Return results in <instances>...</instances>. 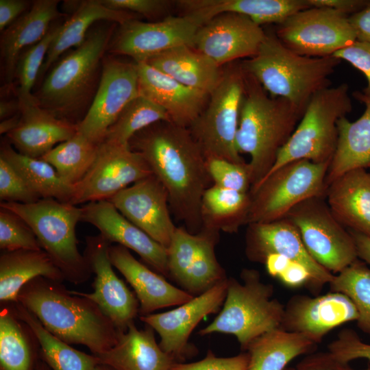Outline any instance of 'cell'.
Wrapping results in <instances>:
<instances>
[{"label": "cell", "mask_w": 370, "mask_h": 370, "mask_svg": "<svg viewBox=\"0 0 370 370\" xmlns=\"http://www.w3.org/2000/svg\"><path fill=\"white\" fill-rule=\"evenodd\" d=\"M349 232L354 240L358 258L370 265V238L354 232Z\"/></svg>", "instance_id": "cell-55"}, {"label": "cell", "mask_w": 370, "mask_h": 370, "mask_svg": "<svg viewBox=\"0 0 370 370\" xmlns=\"http://www.w3.org/2000/svg\"><path fill=\"white\" fill-rule=\"evenodd\" d=\"M134 18H138L136 14L110 8L101 0L82 1L69 19L61 25L48 50L38 79L49 71L63 53L71 47L81 45L91 26L97 22L105 21L122 25Z\"/></svg>", "instance_id": "cell-33"}, {"label": "cell", "mask_w": 370, "mask_h": 370, "mask_svg": "<svg viewBox=\"0 0 370 370\" xmlns=\"http://www.w3.org/2000/svg\"><path fill=\"white\" fill-rule=\"evenodd\" d=\"M341 62L333 56L299 55L285 47L273 30L266 32L257 53L241 64L271 97L284 98L304 112L315 93L330 86V77Z\"/></svg>", "instance_id": "cell-5"}, {"label": "cell", "mask_w": 370, "mask_h": 370, "mask_svg": "<svg viewBox=\"0 0 370 370\" xmlns=\"http://www.w3.org/2000/svg\"><path fill=\"white\" fill-rule=\"evenodd\" d=\"M250 205L249 193L212 184L202 197L201 228L236 233L241 226L246 225Z\"/></svg>", "instance_id": "cell-37"}, {"label": "cell", "mask_w": 370, "mask_h": 370, "mask_svg": "<svg viewBox=\"0 0 370 370\" xmlns=\"http://www.w3.org/2000/svg\"><path fill=\"white\" fill-rule=\"evenodd\" d=\"M284 370H296V369L293 367H286Z\"/></svg>", "instance_id": "cell-60"}, {"label": "cell", "mask_w": 370, "mask_h": 370, "mask_svg": "<svg viewBox=\"0 0 370 370\" xmlns=\"http://www.w3.org/2000/svg\"><path fill=\"white\" fill-rule=\"evenodd\" d=\"M25 0H0V29L3 32L30 8Z\"/></svg>", "instance_id": "cell-52"}, {"label": "cell", "mask_w": 370, "mask_h": 370, "mask_svg": "<svg viewBox=\"0 0 370 370\" xmlns=\"http://www.w3.org/2000/svg\"><path fill=\"white\" fill-rule=\"evenodd\" d=\"M325 197L341 225L370 238V173L365 168L345 173L328 186Z\"/></svg>", "instance_id": "cell-29"}, {"label": "cell", "mask_w": 370, "mask_h": 370, "mask_svg": "<svg viewBox=\"0 0 370 370\" xmlns=\"http://www.w3.org/2000/svg\"><path fill=\"white\" fill-rule=\"evenodd\" d=\"M265 34L262 26L249 17L223 12L198 28L193 47L222 67L241 58L254 56Z\"/></svg>", "instance_id": "cell-18"}, {"label": "cell", "mask_w": 370, "mask_h": 370, "mask_svg": "<svg viewBox=\"0 0 370 370\" xmlns=\"http://www.w3.org/2000/svg\"><path fill=\"white\" fill-rule=\"evenodd\" d=\"M20 112L18 101H1L0 103V118L1 120L13 116Z\"/></svg>", "instance_id": "cell-56"}, {"label": "cell", "mask_w": 370, "mask_h": 370, "mask_svg": "<svg viewBox=\"0 0 370 370\" xmlns=\"http://www.w3.org/2000/svg\"><path fill=\"white\" fill-rule=\"evenodd\" d=\"M153 173L142 155L129 146L103 142L84 178L73 186L71 204L109 200Z\"/></svg>", "instance_id": "cell-14"}, {"label": "cell", "mask_w": 370, "mask_h": 370, "mask_svg": "<svg viewBox=\"0 0 370 370\" xmlns=\"http://www.w3.org/2000/svg\"><path fill=\"white\" fill-rule=\"evenodd\" d=\"M219 232L202 227L193 234L177 227L167 248L169 277L193 296L227 278L214 252Z\"/></svg>", "instance_id": "cell-13"}, {"label": "cell", "mask_w": 370, "mask_h": 370, "mask_svg": "<svg viewBox=\"0 0 370 370\" xmlns=\"http://www.w3.org/2000/svg\"><path fill=\"white\" fill-rule=\"evenodd\" d=\"M297 229L313 259L336 275L358 260L354 240L332 213L325 197L308 199L284 217Z\"/></svg>", "instance_id": "cell-11"}, {"label": "cell", "mask_w": 370, "mask_h": 370, "mask_svg": "<svg viewBox=\"0 0 370 370\" xmlns=\"http://www.w3.org/2000/svg\"><path fill=\"white\" fill-rule=\"evenodd\" d=\"M362 370H370V366H368L367 368L363 369Z\"/></svg>", "instance_id": "cell-61"}, {"label": "cell", "mask_w": 370, "mask_h": 370, "mask_svg": "<svg viewBox=\"0 0 370 370\" xmlns=\"http://www.w3.org/2000/svg\"><path fill=\"white\" fill-rule=\"evenodd\" d=\"M85 241L83 255L95 274L94 291L90 293L71 292L95 302L113 322L119 332H123L139 314L138 300L113 270L109 256L112 244L99 234L87 236Z\"/></svg>", "instance_id": "cell-17"}, {"label": "cell", "mask_w": 370, "mask_h": 370, "mask_svg": "<svg viewBox=\"0 0 370 370\" xmlns=\"http://www.w3.org/2000/svg\"><path fill=\"white\" fill-rule=\"evenodd\" d=\"M35 370H51V369L43 360H42L36 363Z\"/></svg>", "instance_id": "cell-58"}, {"label": "cell", "mask_w": 370, "mask_h": 370, "mask_svg": "<svg viewBox=\"0 0 370 370\" xmlns=\"http://www.w3.org/2000/svg\"><path fill=\"white\" fill-rule=\"evenodd\" d=\"M318 344L302 334L278 328L255 338L247 347L245 370H284L296 357L312 352Z\"/></svg>", "instance_id": "cell-35"}, {"label": "cell", "mask_w": 370, "mask_h": 370, "mask_svg": "<svg viewBox=\"0 0 370 370\" xmlns=\"http://www.w3.org/2000/svg\"><path fill=\"white\" fill-rule=\"evenodd\" d=\"M40 199L18 172L0 158L1 202L27 204L36 202Z\"/></svg>", "instance_id": "cell-46"}, {"label": "cell", "mask_w": 370, "mask_h": 370, "mask_svg": "<svg viewBox=\"0 0 370 370\" xmlns=\"http://www.w3.org/2000/svg\"><path fill=\"white\" fill-rule=\"evenodd\" d=\"M188 87L210 94L221 81L223 69L188 45L179 46L145 62Z\"/></svg>", "instance_id": "cell-32"}, {"label": "cell", "mask_w": 370, "mask_h": 370, "mask_svg": "<svg viewBox=\"0 0 370 370\" xmlns=\"http://www.w3.org/2000/svg\"><path fill=\"white\" fill-rule=\"evenodd\" d=\"M274 32L291 51L308 57H327L356 40L349 16L327 8L310 7L276 25Z\"/></svg>", "instance_id": "cell-12"}, {"label": "cell", "mask_w": 370, "mask_h": 370, "mask_svg": "<svg viewBox=\"0 0 370 370\" xmlns=\"http://www.w3.org/2000/svg\"><path fill=\"white\" fill-rule=\"evenodd\" d=\"M17 126L5 138L20 153L41 158L77 132L76 125L58 119L38 103L20 109Z\"/></svg>", "instance_id": "cell-28"}, {"label": "cell", "mask_w": 370, "mask_h": 370, "mask_svg": "<svg viewBox=\"0 0 370 370\" xmlns=\"http://www.w3.org/2000/svg\"><path fill=\"white\" fill-rule=\"evenodd\" d=\"M20 116L21 114L19 112L13 116L3 120L0 124L1 134H5L6 135L14 130L19 122Z\"/></svg>", "instance_id": "cell-57"}, {"label": "cell", "mask_w": 370, "mask_h": 370, "mask_svg": "<svg viewBox=\"0 0 370 370\" xmlns=\"http://www.w3.org/2000/svg\"><path fill=\"white\" fill-rule=\"evenodd\" d=\"M245 252L254 262L263 264L269 255L278 254L300 264L309 272L315 288L330 284L335 275L313 259L297 229L286 218L247 225Z\"/></svg>", "instance_id": "cell-20"}, {"label": "cell", "mask_w": 370, "mask_h": 370, "mask_svg": "<svg viewBox=\"0 0 370 370\" xmlns=\"http://www.w3.org/2000/svg\"><path fill=\"white\" fill-rule=\"evenodd\" d=\"M37 277L63 282L64 276L42 249L3 251L0 256V302H18L22 287Z\"/></svg>", "instance_id": "cell-34"}, {"label": "cell", "mask_w": 370, "mask_h": 370, "mask_svg": "<svg viewBox=\"0 0 370 370\" xmlns=\"http://www.w3.org/2000/svg\"><path fill=\"white\" fill-rule=\"evenodd\" d=\"M328 350L342 361L349 362L356 359L370 361V344L365 343L352 330H341L328 346Z\"/></svg>", "instance_id": "cell-47"}, {"label": "cell", "mask_w": 370, "mask_h": 370, "mask_svg": "<svg viewBox=\"0 0 370 370\" xmlns=\"http://www.w3.org/2000/svg\"><path fill=\"white\" fill-rule=\"evenodd\" d=\"M128 145L142 155L165 187L175 217L190 232H199L202 197L213 184L206 158L188 128L158 122L136 133Z\"/></svg>", "instance_id": "cell-1"}, {"label": "cell", "mask_w": 370, "mask_h": 370, "mask_svg": "<svg viewBox=\"0 0 370 370\" xmlns=\"http://www.w3.org/2000/svg\"><path fill=\"white\" fill-rule=\"evenodd\" d=\"M199 27L192 18L182 14L168 16L154 22L134 18L119 25L107 51L114 55L131 57L136 63L145 62L172 48L193 47Z\"/></svg>", "instance_id": "cell-16"}, {"label": "cell", "mask_w": 370, "mask_h": 370, "mask_svg": "<svg viewBox=\"0 0 370 370\" xmlns=\"http://www.w3.org/2000/svg\"><path fill=\"white\" fill-rule=\"evenodd\" d=\"M99 145L77 132L71 138L54 147L41 159L50 164L60 177L73 187L91 167L97 157Z\"/></svg>", "instance_id": "cell-40"}, {"label": "cell", "mask_w": 370, "mask_h": 370, "mask_svg": "<svg viewBox=\"0 0 370 370\" xmlns=\"http://www.w3.org/2000/svg\"><path fill=\"white\" fill-rule=\"evenodd\" d=\"M0 158L10 164L41 199L71 203L73 187L64 182L46 161L20 153L5 138L1 143Z\"/></svg>", "instance_id": "cell-39"}, {"label": "cell", "mask_w": 370, "mask_h": 370, "mask_svg": "<svg viewBox=\"0 0 370 370\" xmlns=\"http://www.w3.org/2000/svg\"><path fill=\"white\" fill-rule=\"evenodd\" d=\"M358 318L355 305L342 293L331 291L316 297L296 295L284 306L280 328L308 336L319 344L332 330Z\"/></svg>", "instance_id": "cell-22"}, {"label": "cell", "mask_w": 370, "mask_h": 370, "mask_svg": "<svg viewBox=\"0 0 370 370\" xmlns=\"http://www.w3.org/2000/svg\"><path fill=\"white\" fill-rule=\"evenodd\" d=\"M208 173L212 184L243 193H249L251 173L249 163H236L224 158L206 159Z\"/></svg>", "instance_id": "cell-45"}, {"label": "cell", "mask_w": 370, "mask_h": 370, "mask_svg": "<svg viewBox=\"0 0 370 370\" xmlns=\"http://www.w3.org/2000/svg\"><path fill=\"white\" fill-rule=\"evenodd\" d=\"M368 167H369V169H370V163H369V164Z\"/></svg>", "instance_id": "cell-62"}, {"label": "cell", "mask_w": 370, "mask_h": 370, "mask_svg": "<svg viewBox=\"0 0 370 370\" xmlns=\"http://www.w3.org/2000/svg\"><path fill=\"white\" fill-rule=\"evenodd\" d=\"M17 299L54 336L69 345L86 346L95 356L117 341V328L99 306L61 282L37 277L22 287Z\"/></svg>", "instance_id": "cell-2"}, {"label": "cell", "mask_w": 370, "mask_h": 370, "mask_svg": "<svg viewBox=\"0 0 370 370\" xmlns=\"http://www.w3.org/2000/svg\"><path fill=\"white\" fill-rule=\"evenodd\" d=\"M136 64L139 95L164 109L171 123L188 128L206 108L210 94L185 86L146 62Z\"/></svg>", "instance_id": "cell-24"}, {"label": "cell", "mask_w": 370, "mask_h": 370, "mask_svg": "<svg viewBox=\"0 0 370 370\" xmlns=\"http://www.w3.org/2000/svg\"><path fill=\"white\" fill-rule=\"evenodd\" d=\"M0 206L15 212L27 223L64 280L80 284L90 279L92 273L78 249L75 232L76 225L82 220V207L51 198L27 204L1 202Z\"/></svg>", "instance_id": "cell-7"}, {"label": "cell", "mask_w": 370, "mask_h": 370, "mask_svg": "<svg viewBox=\"0 0 370 370\" xmlns=\"http://www.w3.org/2000/svg\"><path fill=\"white\" fill-rule=\"evenodd\" d=\"M109 256L112 266L134 288L139 302L140 317L164 308L180 306L194 297L136 260L123 246L112 244Z\"/></svg>", "instance_id": "cell-25"}, {"label": "cell", "mask_w": 370, "mask_h": 370, "mask_svg": "<svg viewBox=\"0 0 370 370\" xmlns=\"http://www.w3.org/2000/svg\"><path fill=\"white\" fill-rule=\"evenodd\" d=\"M58 0H37L30 8L3 31L0 40L1 58L8 84L15 78L17 62L23 52L40 41L53 21L64 16Z\"/></svg>", "instance_id": "cell-27"}, {"label": "cell", "mask_w": 370, "mask_h": 370, "mask_svg": "<svg viewBox=\"0 0 370 370\" xmlns=\"http://www.w3.org/2000/svg\"><path fill=\"white\" fill-rule=\"evenodd\" d=\"M245 80L236 140L239 153L250 156L251 189L270 171L304 112L284 98L269 96L245 71Z\"/></svg>", "instance_id": "cell-3"}, {"label": "cell", "mask_w": 370, "mask_h": 370, "mask_svg": "<svg viewBox=\"0 0 370 370\" xmlns=\"http://www.w3.org/2000/svg\"><path fill=\"white\" fill-rule=\"evenodd\" d=\"M92 370H115L112 367L103 365V364H97Z\"/></svg>", "instance_id": "cell-59"}, {"label": "cell", "mask_w": 370, "mask_h": 370, "mask_svg": "<svg viewBox=\"0 0 370 370\" xmlns=\"http://www.w3.org/2000/svg\"><path fill=\"white\" fill-rule=\"evenodd\" d=\"M81 222L95 226L110 243L135 251L153 271L169 277L167 249L126 219L109 200L82 207Z\"/></svg>", "instance_id": "cell-23"}, {"label": "cell", "mask_w": 370, "mask_h": 370, "mask_svg": "<svg viewBox=\"0 0 370 370\" xmlns=\"http://www.w3.org/2000/svg\"><path fill=\"white\" fill-rule=\"evenodd\" d=\"M116 25L108 22L90 29L83 43L51 69L34 95L40 106L76 125L83 119Z\"/></svg>", "instance_id": "cell-4"}, {"label": "cell", "mask_w": 370, "mask_h": 370, "mask_svg": "<svg viewBox=\"0 0 370 370\" xmlns=\"http://www.w3.org/2000/svg\"><path fill=\"white\" fill-rule=\"evenodd\" d=\"M352 110L349 86L343 83L315 93L288 142L279 151L275 162L264 177L282 166L299 160L331 162L338 142V121Z\"/></svg>", "instance_id": "cell-8"}, {"label": "cell", "mask_w": 370, "mask_h": 370, "mask_svg": "<svg viewBox=\"0 0 370 370\" xmlns=\"http://www.w3.org/2000/svg\"><path fill=\"white\" fill-rule=\"evenodd\" d=\"M106 6L143 16L148 18H164L175 3L169 0H101Z\"/></svg>", "instance_id": "cell-48"}, {"label": "cell", "mask_w": 370, "mask_h": 370, "mask_svg": "<svg viewBox=\"0 0 370 370\" xmlns=\"http://www.w3.org/2000/svg\"><path fill=\"white\" fill-rule=\"evenodd\" d=\"M175 4L182 15L199 26L223 12L243 14L262 25L282 23L295 13L310 8L307 0H180Z\"/></svg>", "instance_id": "cell-26"}, {"label": "cell", "mask_w": 370, "mask_h": 370, "mask_svg": "<svg viewBox=\"0 0 370 370\" xmlns=\"http://www.w3.org/2000/svg\"><path fill=\"white\" fill-rule=\"evenodd\" d=\"M62 24L51 26L47 35L38 43L25 49L17 62L15 78L17 79V100L21 108L38 103L32 88L38 78L50 45Z\"/></svg>", "instance_id": "cell-43"}, {"label": "cell", "mask_w": 370, "mask_h": 370, "mask_svg": "<svg viewBox=\"0 0 370 370\" xmlns=\"http://www.w3.org/2000/svg\"><path fill=\"white\" fill-rule=\"evenodd\" d=\"M228 278L204 293L166 312L140 316V319L159 334L162 349L173 360L186 352L188 338L202 319L223 304Z\"/></svg>", "instance_id": "cell-21"}, {"label": "cell", "mask_w": 370, "mask_h": 370, "mask_svg": "<svg viewBox=\"0 0 370 370\" xmlns=\"http://www.w3.org/2000/svg\"><path fill=\"white\" fill-rule=\"evenodd\" d=\"M160 121H170L166 110L139 95L125 107L108 129L103 142L129 146L136 133Z\"/></svg>", "instance_id": "cell-41"}, {"label": "cell", "mask_w": 370, "mask_h": 370, "mask_svg": "<svg viewBox=\"0 0 370 370\" xmlns=\"http://www.w3.org/2000/svg\"><path fill=\"white\" fill-rule=\"evenodd\" d=\"M11 304L16 316L33 331L39 344V354L51 370H92L99 364L96 356L73 348L49 332L21 304Z\"/></svg>", "instance_id": "cell-38"}, {"label": "cell", "mask_w": 370, "mask_h": 370, "mask_svg": "<svg viewBox=\"0 0 370 370\" xmlns=\"http://www.w3.org/2000/svg\"><path fill=\"white\" fill-rule=\"evenodd\" d=\"M249 362L247 353L220 358L210 351L202 360L192 363L173 362L169 370H245Z\"/></svg>", "instance_id": "cell-49"}, {"label": "cell", "mask_w": 370, "mask_h": 370, "mask_svg": "<svg viewBox=\"0 0 370 370\" xmlns=\"http://www.w3.org/2000/svg\"><path fill=\"white\" fill-rule=\"evenodd\" d=\"M241 278L242 283L228 278L222 310L199 334H232L246 349L257 337L280 328L284 306L273 297V286L263 282L258 271L243 269Z\"/></svg>", "instance_id": "cell-6"}, {"label": "cell", "mask_w": 370, "mask_h": 370, "mask_svg": "<svg viewBox=\"0 0 370 370\" xmlns=\"http://www.w3.org/2000/svg\"><path fill=\"white\" fill-rule=\"evenodd\" d=\"M310 7L327 8L351 16L364 9L369 0H307Z\"/></svg>", "instance_id": "cell-53"}, {"label": "cell", "mask_w": 370, "mask_h": 370, "mask_svg": "<svg viewBox=\"0 0 370 370\" xmlns=\"http://www.w3.org/2000/svg\"><path fill=\"white\" fill-rule=\"evenodd\" d=\"M0 248L3 251L42 249L36 234L27 223L15 212L1 206Z\"/></svg>", "instance_id": "cell-44"}, {"label": "cell", "mask_w": 370, "mask_h": 370, "mask_svg": "<svg viewBox=\"0 0 370 370\" xmlns=\"http://www.w3.org/2000/svg\"><path fill=\"white\" fill-rule=\"evenodd\" d=\"M39 344L11 304H1L0 370H34Z\"/></svg>", "instance_id": "cell-36"}, {"label": "cell", "mask_w": 370, "mask_h": 370, "mask_svg": "<svg viewBox=\"0 0 370 370\" xmlns=\"http://www.w3.org/2000/svg\"><path fill=\"white\" fill-rule=\"evenodd\" d=\"M356 40L370 44V2L362 10L349 16Z\"/></svg>", "instance_id": "cell-54"}, {"label": "cell", "mask_w": 370, "mask_h": 370, "mask_svg": "<svg viewBox=\"0 0 370 370\" xmlns=\"http://www.w3.org/2000/svg\"><path fill=\"white\" fill-rule=\"evenodd\" d=\"M353 96L364 103L365 110L355 121L346 116L338 121V142L325 178L327 187L345 173L365 169L370 163V95L355 91Z\"/></svg>", "instance_id": "cell-31"}, {"label": "cell", "mask_w": 370, "mask_h": 370, "mask_svg": "<svg viewBox=\"0 0 370 370\" xmlns=\"http://www.w3.org/2000/svg\"><path fill=\"white\" fill-rule=\"evenodd\" d=\"M296 370H354L349 364L342 361L330 351L312 352L299 361Z\"/></svg>", "instance_id": "cell-51"}, {"label": "cell", "mask_w": 370, "mask_h": 370, "mask_svg": "<svg viewBox=\"0 0 370 370\" xmlns=\"http://www.w3.org/2000/svg\"><path fill=\"white\" fill-rule=\"evenodd\" d=\"M109 201L130 221L167 249L177 228L167 191L153 175L124 188Z\"/></svg>", "instance_id": "cell-19"}, {"label": "cell", "mask_w": 370, "mask_h": 370, "mask_svg": "<svg viewBox=\"0 0 370 370\" xmlns=\"http://www.w3.org/2000/svg\"><path fill=\"white\" fill-rule=\"evenodd\" d=\"M330 164L299 160L267 175L249 191L251 205L246 225L282 219L301 202L325 197Z\"/></svg>", "instance_id": "cell-10"}, {"label": "cell", "mask_w": 370, "mask_h": 370, "mask_svg": "<svg viewBox=\"0 0 370 370\" xmlns=\"http://www.w3.org/2000/svg\"><path fill=\"white\" fill-rule=\"evenodd\" d=\"M138 95L136 63L104 58L99 85L77 132L101 144L125 107Z\"/></svg>", "instance_id": "cell-15"}, {"label": "cell", "mask_w": 370, "mask_h": 370, "mask_svg": "<svg viewBox=\"0 0 370 370\" xmlns=\"http://www.w3.org/2000/svg\"><path fill=\"white\" fill-rule=\"evenodd\" d=\"M333 56L347 61L365 75L367 84L362 92L370 95V44L356 40Z\"/></svg>", "instance_id": "cell-50"}, {"label": "cell", "mask_w": 370, "mask_h": 370, "mask_svg": "<svg viewBox=\"0 0 370 370\" xmlns=\"http://www.w3.org/2000/svg\"><path fill=\"white\" fill-rule=\"evenodd\" d=\"M96 356L99 364L115 370H169L175 362L156 343L154 330L148 325L139 330L134 322L119 332L111 349Z\"/></svg>", "instance_id": "cell-30"}, {"label": "cell", "mask_w": 370, "mask_h": 370, "mask_svg": "<svg viewBox=\"0 0 370 370\" xmlns=\"http://www.w3.org/2000/svg\"><path fill=\"white\" fill-rule=\"evenodd\" d=\"M332 291L347 295L358 313V327L370 335V268L356 260L334 275L330 284Z\"/></svg>", "instance_id": "cell-42"}, {"label": "cell", "mask_w": 370, "mask_h": 370, "mask_svg": "<svg viewBox=\"0 0 370 370\" xmlns=\"http://www.w3.org/2000/svg\"><path fill=\"white\" fill-rule=\"evenodd\" d=\"M245 84L241 62L225 65L220 82L210 93L206 108L188 127L206 159L220 158L245 162L236 140Z\"/></svg>", "instance_id": "cell-9"}]
</instances>
